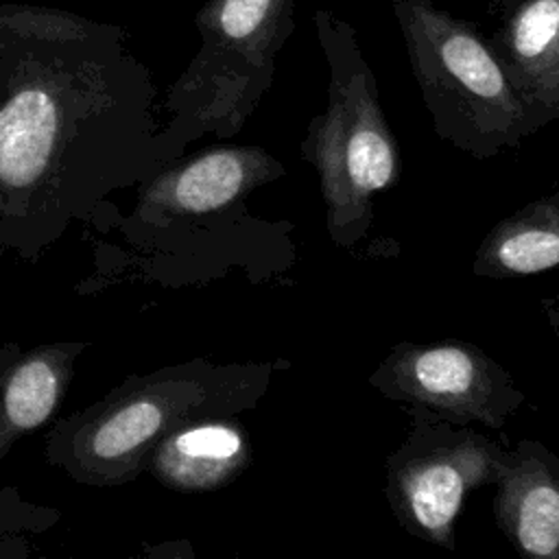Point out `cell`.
Returning a JSON list of instances; mask_svg holds the SVG:
<instances>
[{
  "label": "cell",
  "mask_w": 559,
  "mask_h": 559,
  "mask_svg": "<svg viewBox=\"0 0 559 559\" xmlns=\"http://www.w3.org/2000/svg\"><path fill=\"white\" fill-rule=\"evenodd\" d=\"M83 349V343L39 345L26 354L17 345L0 347V459L52 419Z\"/></svg>",
  "instance_id": "obj_12"
},
{
  "label": "cell",
  "mask_w": 559,
  "mask_h": 559,
  "mask_svg": "<svg viewBox=\"0 0 559 559\" xmlns=\"http://www.w3.org/2000/svg\"><path fill=\"white\" fill-rule=\"evenodd\" d=\"M284 358L214 365L197 358L131 376L100 402L61 421L48 435V461L83 485H120L146 472L153 448L175 428L253 408Z\"/></svg>",
  "instance_id": "obj_2"
},
{
  "label": "cell",
  "mask_w": 559,
  "mask_h": 559,
  "mask_svg": "<svg viewBox=\"0 0 559 559\" xmlns=\"http://www.w3.org/2000/svg\"><path fill=\"white\" fill-rule=\"evenodd\" d=\"M253 461L249 432L236 417H210L168 432L148 454L146 472L181 493L216 491Z\"/></svg>",
  "instance_id": "obj_11"
},
{
  "label": "cell",
  "mask_w": 559,
  "mask_h": 559,
  "mask_svg": "<svg viewBox=\"0 0 559 559\" xmlns=\"http://www.w3.org/2000/svg\"><path fill=\"white\" fill-rule=\"evenodd\" d=\"M155 96L120 24L0 2V245L33 258L114 188L159 173Z\"/></svg>",
  "instance_id": "obj_1"
},
{
  "label": "cell",
  "mask_w": 559,
  "mask_h": 559,
  "mask_svg": "<svg viewBox=\"0 0 559 559\" xmlns=\"http://www.w3.org/2000/svg\"><path fill=\"white\" fill-rule=\"evenodd\" d=\"M295 0H205L194 15L201 46L166 94L157 133L164 168L205 135H236L273 83L275 57L293 31Z\"/></svg>",
  "instance_id": "obj_4"
},
{
  "label": "cell",
  "mask_w": 559,
  "mask_h": 559,
  "mask_svg": "<svg viewBox=\"0 0 559 559\" xmlns=\"http://www.w3.org/2000/svg\"><path fill=\"white\" fill-rule=\"evenodd\" d=\"M493 487V520L511 548L559 559V454L537 439H520L507 450Z\"/></svg>",
  "instance_id": "obj_9"
},
{
  "label": "cell",
  "mask_w": 559,
  "mask_h": 559,
  "mask_svg": "<svg viewBox=\"0 0 559 559\" xmlns=\"http://www.w3.org/2000/svg\"><path fill=\"white\" fill-rule=\"evenodd\" d=\"M539 306H542V310H544V314H546V319H548V323H550V328H552V332L559 341V293L542 297Z\"/></svg>",
  "instance_id": "obj_14"
},
{
  "label": "cell",
  "mask_w": 559,
  "mask_h": 559,
  "mask_svg": "<svg viewBox=\"0 0 559 559\" xmlns=\"http://www.w3.org/2000/svg\"><path fill=\"white\" fill-rule=\"evenodd\" d=\"M2 212H4V197H2V190H0V216H2Z\"/></svg>",
  "instance_id": "obj_15"
},
{
  "label": "cell",
  "mask_w": 559,
  "mask_h": 559,
  "mask_svg": "<svg viewBox=\"0 0 559 559\" xmlns=\"http://www.w3.org/2000/svg\"><path fill=\"white\" fill-rule=\"evenodd\" d=\"M528 133L559 120V0H522L489 37Z\"/></svg>",
  "instance_id": "obj_10"
},
{
  "label": "cell",
  "mask_w": 559,
  "mask_h": 559,
  "mask_svg": "<svg viewBox=\"0 0 559 559\" xmlns=\"http://www.w3.org/2000/svg\"><path fill=\"white\" fill-rule=\"evenodd\" d=\"M391 402L419 404L456 426L504 428L526 402L515 378L483 347L467 341L395 343L369 373Z\"/></svg>",
  "instance_id": "obj_7"
},
{
  "label": "cell",
  "mask_w": 559,
  "mask_h": 559,
  "mask_svg": "<svg viewBox=\"0 0 559 559\" xmlns=\"http://www.w3.org/2000/svg\"><path fill=\"white\" fill-rule=\"evenodd\" d=\"M413 76L443 142L489 159L531 135L489 39L432 0H391Z\"/></svg>",
  "instance_id": "obj_5"
},
{
  "label": "cell",
  "mask_w": 559,
  "mask_h": 559,
  "mask_svg": "<svg viewBox=\"0 0 559 559\" xmlns=\"http://www.w3.org/2000/svg\"><path fill=\"white\" fill-rule=\"evenodd\" d=\"M277 157L260 146H212L175 159L140 190L135 214L151 225H170L245 207V199L284 177Z\"/></svg>",
  "instance_id": "obj_8"
},
{
  "label": "cell",
  "mask_w": 559,
  "mask_h": 559,
  "mask_svg": "<svg viewBox=\"0 0 559 559\" xmlns=\"http://www.w3.org/2000/svg\"><path fill=\"white\" fill-rule=\"evenodd\" d=\"M314 24L330 68L328 107L308 122L299 153L319 175L332 242L352 249L373 225L376 194L400 179V151L356 31L323 9Z\"/></svg>",
  "instance_id": "obj_3"
},
{
  "label": "cell",
  "mask_w": 559,
  "mask_h": 559,
  "mask_svg": "<svg viewBox=\"0 0 559 559\" xmlns=\"http://www.w3.org/2000/svg\"><path fill=\"white\" fill-rule=\"evenodd\" d=\"M559 266V190L546 192L498 221L480 240L472 271L515 280Z\"/></svg>",
  "instance_id": "obj_13"
},
{
  "label": "cell",
  "mask_w": 559,
  "mask_h": 559,
  "mask_svg": "<svg viewBox=\"0 0 559 559\" xmlns=\"http://www.w3.org/2000/svg\"><path fill=\"white\" fill-rule=\"evenodd\" d=\"M408 417L404 441L386 454L389 509L406 533L454 550L467 496L500 478L509 448L419 404H408Z\"/></svg>",
  "instance_id": "obj_6"
}]
</instances>
